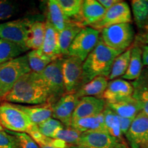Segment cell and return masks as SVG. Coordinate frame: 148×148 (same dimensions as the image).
Here are the masks:
<instances>
[{
	"label": "cell",
	"mask_w": 148,
	"mask_h": 148,
	"mask_svg": "<svg viewBox=\"0 0 148 148\" xmlns=\"http://www.w3.org/2000/svg\"><path fill=\"white\" fill-rule=\"evenodd\" d=\"M50 98L49 92L38 73L29 72L22 76L3 100L23 104L39 105L46 103Z\"/></svg>",
	"instance_id": "6da1fadb"
},
{
	"label": "cell",
	"mask_w": 148,
	"mask_h": 148,
	"mask_svg": "<svg viewBox=\"0 0 148 148\" xmlns=\"http://www.w3.org/2000/svg\"><path fill=\"white\" fill-rule=\"evenodd\" d=\"M121 53L106 46L99 37L97 45L83 62L82 85L98 76L108 78L114 59Z\"/></svg>",
	"instance_id": "7a4b0ae2"
},
{
	"label": "cell",
	"mask_w": 148,
	"mask_h": 148,
	"mask_svg": "<svg viewBox=\"0 0 148 148\" xmlns=\"http://www.w3.org/2000/svg\"><path fill=\"white\" fill-rule=\"evenodd\" d=\"M29 72L27 54L0 64V92L2 99L18 79Z\"/></svg>",
	"instance_id": "3957f363"
},
{
	"label": "cell",
	"mask_w": 148,
	"mask_h": 148,
	"mask_svg": "<svg viewBox=\"0 0 148 148\" xmlns=\"http://www.w3.org/2000/svg\"><path fill=\"white\" fill-rule=\"evenodd\" d=\"M100 39L108 47L123 52L134 41V28L130 23L110 25L101 29Z\"/></svg>",
	"instance_id": "277c9868"
},
{
	"label": "cell",
	"mask_w": 148,
	"mask_h": 148,
	"mask_svg": "<svg viewBox=\"0 0 148 148\" xmlns=\"http://www.w3.org/2000/svg\"><path fill=\"white\" fill-rule=\"evenodd\" d=\"M0 121L3 128L14 132L27 133L34 125L16 104L9 102L0 104Z\"/></svg>",
	"instance_id": "5b68a950"
},
{
	"label": "cell",
	"mask_w": 148,
	"mask_h": 148,
	"mask_svg": "<svg viewBox=\"0 0 148 148\" xmlns=\"http://www.w3.org/2000/svg\"><path fill=\"white\" fill-rule=\"evenodd\" d=\"M62 57L52 61L38 74L49 92V102L54 103L65 95V88L62 73Z\"/></svg>",
	"instance_id": "8992f818"
},
{
	"label": "cell",
	"mask_w": 148,
	"mask_h": 148,
	"mask_svg": "<svg viewBox=\"0 0 148 148\" xmlns=\"http://www.w3.org/2000/svg\"><path fill=\"white\" fill-rule=\"evenodd\" d=\"M99 30L91 27H83L70 46L68 56L84 62L99 42Z\"/></svg>",
	"instance_id": "52a82bcc"
},
{
	"label": "cell",
	"mask_w": 148,
	"mask_h": 148,
	"mask_svg": "<svg viewBox=\"0 0 148 148\" xmlns=\"http://www.w3.org/2000/svg\"><path fill=\"white\" fill-rule=\"evenodd\" d=\"M83 62L79 58L66 56L62 58V73L66 93L75 92L82 85Z\"/></svg>",
	"instance_id": "ba28073f"
},
{
	"label": "cell",
	"mask_w": 148,
	"mask_h": 148,
	"mask_svg": "<svg viewBox=\"0 0 148 148\" xmlns=\"http://www.w3.org/2000/svg\"><path fill=\"white\" fill-rule=\"evenodd\" d=\"M77 145L85 148H128L125 141H121L107 132L102 131L82 133Z\"/></svg>",
	"instance_id": "9c48e42d"
},
{
	"label": "cell",
	"mask_w": 148,
	"mask_h": 148,
	"mask_svg": "<svg viewBox=\"0 0 148 148\" xmlns=\"http://www.w3.org/2000/svg\"><path fill=\"white\" fill-rule=\"evenodd\" d=\"M131 148H146L148 146V116L143 111L132 120L125 134Z\"/></svg>",
	"instance_id": "30bf717a"
},
{
	"label": "cell",
	"mask_w": 148,
	"mask_h": 148,
	"mask_svg": "<svg viewBox=\"0 0 148 148\" xmlns=\"http://www.w3.org/2000/svg\"><path fill=\"white\" fill-rule=\"evenodd\" d=\"M32 22L28 18H25L1 23L0 38L26 47L25 45V36Z\"/></svg>",
	"instance_id": "8fae6325"
},
{
	"label": "cell",
	"mask_w": 148,
	"mask_h": 148,
	"mask_svg": "<svg viewBox=\"0 0 148 148\" xmlns=\"http://www.w3.org/2000/svg\"><path fill=\"white\" fill-rule=\"evenodd\" d=\"M132 21L131 10L129 5L125 1H119L105 12L103 18L90 26L100 31L104 27L121 23H130Z\"/></svg>",
	"instance_id": "7c38bea8"
},
{
	"label": "cell",
	"mask_w": 148,
	"mask_h": 148,
	"mask_svg": "<svg viewBox=\"0 0 148 148\" xmlns=\"http://www.w3.org/2000/svg\"><path fill=\"white\" fill-rule=\"evenodd\" d=\"M79 99L75 92L64 95L53 104L52 117L65 127H71L72 116Z\"/></svg>",
	"instance_id": "4fadbf2b"
},
{
	"label": "cell",
	"mask_w": 148,
	"mask_h": 148,
	"mask_svg": "<svg viewBox=\"0 0 148 148\" xmlns=\"http://www.w3.org/2000/svg\"><path fill=\"white\" fill-rule=\"evenodd\" d=\"M36 51L42 58L49 62L62 56L59 47L58 32L47 21L45 22V34L43 42Z\"/></svg>",
	"instance_id": "5bb4252c"
},
{
	"label": "cell",
	"mask_w": 148,
	"mask_h": 148,
	"mask_svg": "<svg viewBox=\"0 0 148 148\" xmlns=\"http://www.w3.org/2000/svg\"><path fill=\"white\" fill-rule=\"evenodd\" d=\"M134 86L132 84L123 79L111 80L103 92L101 99L106 103H114L130 97L134 93Z\"/></svg>",
	"instance_id": "9a60e30c"
},
{
	"label": "cell",
	"mask_w": 148,
	"mask_h": 148,
	"mask_svg": "<svg viewBox=\"0 0 148 148\" xmlns=\"http://www.w3.org/2000/svg\"><path fill=\"white\" fill-rule=\"evenodd\" d=\"M106 106V101L101 98L95 97H81L73 112L72 121L102 113Z\"/></svg>",
	"instance_id": "2e32d148"
},
{
	"label": "cell",
	"mask_w": 148,
	"mask_h": 148,
	"mask_svg": "<svg viewBox=\"0 0 148 148\" xmlns=\"http://www.w3.org/2000/svg\"><path fill=\"white\" fill-rule=\"evenodd\" d=\"M106 11V9L97 0L83 1L80 15L83 26H92L97 23L103 18Z\"/></svg>",
	"instance_id": "e0dca14e"
},
{
	"label": "cell",
	"mask_w": 148,
	"mask_h": 148,
	"mask_svg": "<svg viewBox=\"0 0 148 148\" xmlns=\"http://www.w3.org/2000/svg\"><path fill=\"white\" fill-rule=\"evenodd\" d=\"M16 106L24 113L27 114L32 123L34 125H39L52 116L53 103L49 101L36 106H29L19 104Z\"/></svg>",
	"instance_id": "ac0fdd59"
},
{
	"label": "cell",
	"mask_w": 148,
	"mask_h": 148,
	"mask_svg": "<svg viewBox=\"0 0 148 148\" xmlns=\"http://www.w3.org/2000/svg\"><path fill=\"white\" fill-rule=\"evenodd\" d=\"M106 105L117 115L126 119H134L135 116L142 111L140 103L132 96L116 103H106Z\"/></svg>",
	"instance_id": "d6986e66"
},
{
	"label": "cell",
	"mask_w": 148,
	"mask_h": 148,
	"mask_svg": "<svg viewBox=\"0 0 148 148\" xmlns=\"http://www.w3.org/2000/svg\"><path fill=\"white\" fill-rule=\"evenodd\" d=\"M71 127L81 133L91 131L107 132L103 112L97 115L73 121L71 122Z\"/></svg>",
	"instance_id": "ffe728a7"
},
{
	"label": "cell",
	"mask_w": 148,
	"mask_h": 148,
	"mask_svg": "<svg viewBox=\"0 0 148 148\" xmlns=\"http://www.w3.org/2000/svg\"><path fill=\"white\" fill-rule=\"evenodd\" d=\"M108 78L106 77L98 76L90 82L83 84L75 92L79 98L83 97H95L101 98L103 92L108 86Z\"/></svg>",
	"instance_id": "44dd1931"
},
{
	"label": "cell",
	"mask_w": 148,
	"mask_h": 148,
	"mask_svg": "<svg viewBox=\"0 0 148 148\" xmlns=\"http://www.w3.org/2000/svg\"><path fill=\"white\" fill-rule=\"evenodd\" d=\"M47 21L51 24L58 33L63 30L72 21L63 14L56 0H49L47 1Z\"/></svg>",
	"instance_id": "7402d4cb"
},
{
	"label": "cell",
	"mask_w": 148,
	"mask_h": 148,
	"mask_svg": "<svg viewBox=\"0 0 148 148\" xmlns=\"http://www.w3.org/2000/svg\"><path fill=\"white\" fill-rule=\"evenodd\" d=\"M45 34V23L33 21L25 36V45L28 49L37 50L41 47Z\"/></svg>",
	"instance_id": "603a6c76"
},
{
	"label": "cell",
	"mask_w": 148,
	"mask_h": 148,
	"mask_svg": "<svg viewBox=\"0 0 148 148\" xmlns=\"http://www.w3.org/2000/svg\"><path fill=\"white\" fill-rule=\"evenodd\" d=\"M83 27H84L80 23L71 21L63 30L58 33V44L62 56H68L70 46Z\"/></svg>",
	"instance_id": "cb8c5ba5"
},
{
	"label": "cell",
	"mask_w": 148,
	"mask_h": 148,
	"mask_svg": "<svg viewBox=\"0 0 148 148\" xmlns=\"http://www.w3.org/2000/svg\"><path fill=\"white\" fill-rule=\"evenodd\" d=\"M142 67H143V51L140 46L133 45L131 47L130 60L128 68L122 79H137L141 75Z\"/></svg>",
	"instance_id": "d4e9b609"
},
{
	"label": "cell",
	"mask_w": 148,
	"mask_h": 148,
	"mask_svg": "<svg viewBox=\"0 0 148 148\" xmlns=\"http://www.w3.org/2000/svg\"><path fill=\"white\" fill-rule=\"evenodd\" d=\"M103 114L104 116L107 132L113 137L121 141H124L123 138V134L121 131V116L117 115L113 110L107 106V105L103 110Z\"/></svg>",
	"instance_id": "484cf974"
},
{
	"label": "cell",
	"mask_w": 148,
	"mask_h": 148,
	"mask_svg": "<svg viewBox=\"0 0 148 148\" xmlns=\"http://www.w3.org/2000/svg\"><path fill=\"white\" fill-rule=\"evenodd\" d=\"M27 50L26 47L0 38V64L17 58Z\"/></svg>",
	"instance_id": "4316f807"
},
{
	"label": "cell",
	"mask_w": 148,
	"mask_h": 148,
	"mask_svg": "<svg viewBox=\"0 0 148 148\" xmlns=\"http://www.w3.org/2000/svg\"><path fill=\"white\" fill-rule=\"evenodd\" d=\"M132 10L135 23L138 27L144 31L148 27V1L133 0Z\"/></svg>",
	"instance_id": "83f0119b"
},
{
	"label": "cell",
	"mask_w": 148,
	"mask_h": 148,
	"mask_svg": "<svg viewBox=\"0 0 148 148\" xmlns=\"http://www.w3.org/2000/svg\"><path fill=\"white\" fill-rule=\"evenodd\" d=\"M131 47L122 52L114 59L112 67H111L108 79L113 80L119 77H122L126 72L128 68L130 60Z\"/></svg>",
	"instance_id": "f1b7e54d"
},
{
	"label": "cell",
	"mask_w": 148,
	"mask_h": 148,
	"mask_svg": "<svg viewBox=\"0 0 148 148\" xmlns=\"http://www.w3.org/2000/svg\"><path fill=\"white\" fill-rule=\"evenodd\" d=\"M56 1L63 14L66 17L69 19L70 18H77V22L83 26L80 16L83 1L82 0H56Z\"/></svg>",
	"instance_id": "f546056e"
},
{
	"label": "cell",
	"mask_w": 148,
	"mask_h": 148,
	"mask_svg": "<svg viewBox=\"0 0 148 148\" xmlns=\"http://www.w3.org/2000/svg\"><path fill=\"white\" fill-rule=\"evenodd\" d=\"M81 134L82 133L72 127H64L55 133L53 138L62 140L69 145H77Z\"/></svg>",
	"instance_id": "4dcf8cb0"
},
{
	"label": "cell",
	"mask_w": 148,
	"mask_h": 148,
	"mask_svg": "<svg viewBox=\"0 0 148 148\" xmlns=\"http://www.w3.org/2000/svg\"><path fill=\"white\" fill-rule=\"evenodd\" d=\"M134 89L132 97L138 101L142 111L148 116V82H145L143 84L136 83Z\"/></svg>",
	"instance_id": "1f68e13d"
},
{
	"label": "cell",
	"mask_w": 148,
	"mask_h": 148,
	"mask_svg": "<svg viewBox=\"0 0 148 148\" xmlns=\"http://www.w3.org/2000/svg\"><path fill=\"white\" fill-rule=\"evenodd\" d=\"M38 130L42 134L49 138H53L55 133L59 129L62 128L64 125L58 120L50 118L37 125Z\"/></svg>",
	"instance_id": "d6a6232c"
},
{
	"label": "cell",
	"mask_w": 148,
	"mask_h": 148,
	"mask_svg": "<svg viewBox=\"0 0 148 148\" xmlns=\"http://www.w3.org/2000/svg\"><path fill=\"white\" fill-rule=\"evenodd\" d=\"M27 56L31 71L34 73H40L45 69L48 64L51 62L42 58L37 53L36 50L30 51L27 54Z\"/></svg>",
	"instance_id": "836d02e7"
},
{
	"label": "cell",
	"mask_w": 148,
	"mask_h": 148,
	"mask_svg": "<svg viewBox=\"0 0 148 148\" xmlns=\"http://www.w3.org/2000/svg\"><path fill=\"white\" fill-rule=\"evenodd\" d=\"M7 132L12 134L15 138L17 148H39L38 144L27 133L14 132L9 130H7Z\"/></svg>",
	"instance_id": "e575fe53"
},
{
	"label": "cell",
	"mask_w": 148,
	"mask_h": 148,
	"mask_svg": "<svg viewBox=\"0 0 148 148\" xmlns=\"http://www.w3.org/2000/svg\"><path fill=\"white\" fill-rule=\"evenodd\" d=\"M17 10L15 3L7 0H0V21L12 18Z\"/></svg>",
	"instance_id": "d590c367"
},
{
	"label": "cell",
	"mask_w": 148,
	"mask_h": 148,
	"mask_svg": "<svg viewBox=\"0 0 148 148\" xmlns=\"http://www.w3.org/2000/svg\"><path fill=\"white\" fill-rule=\"evenodd\" d=\"M0 148H17L14 136L5 131H0Z\"/></svg>",
	"instance_id": "8d00e7d4"
},
{
	"label": "cell",
	"mask_w": 148,
	"mask_h": 148,
	"mask_svg": "<svg viewBox=\"0 0 148 148\" xmlns=\"http://www.w3.org/2000/svg\"><path fill=\"white\" fill-rule=\"evenodd\" d=\"M134 45H138L140 47L148 45V28L136 37Z\"/></svg>",
	"instance_id": "74e56055"
},
{
	"label": "cell",
	"mask_w": 148,
	"mask_h": 148,
	"mask_svg": "<svg viewBox=\"0 0 148 148\" xmlns=\"http://www.w3.org/2000/svg\"><path fill=\"white\" fill-rule=\"evenodd\" d=\"M99 3L107 10L108 9L110 8L114 4L119 2L118 0H99Z\"/></svg>",
	"instance_id": "f35d334b"
},
{
	"label": "cell",
	"mask_w": 148,
	"mask_h": 148,
	"mask_svg": "<svg viewBox=\"0 0 148 148\" xmlns=\"http://www.w3.org/2000/svg\"><path fill=\"white\" fill-rule=\"evenodd\" d=\"M141 48L143 51V63L148 66V45L142 46Z\"/></svg>",
	"instance_id": "ab89813d"
},
{
	"label": "cell",
	"mask_w": 148,
	"mask_h": 148,
	"mask_svg": "<svg viewBox=\"0 0 148 148\" xmlns=\"http://www.w3.org/2000/svg\"><path fill=\"white\" fill-rule=\"evenodd\" d=\"M52 143H53V140H52ZM52 143H51V145H40L39 146V148H58L57 147H56V146H54L52 144Z\"/></svg>",
	"instance_id": "60d3db41"
},
{
	"label": "cell",
	"mask_w": 148,
	"mask_h": 148,
	"mask_svg": "<svg viewBox=\"0 0 148 148\" xmlns=\"http://www.w3.org/2000/svg\"><path fill=\"white\" fill-rule=\"evenodd\" d=\"M68 148H85V147H81V146H79V145H69Z\"/></svg>",
	"instance_id": "b9f144b4"
},
{
	"label": "cell",
	"mask_w": 148,
	"mask_h": 148,
	"mask_svg": "<svg viewBox=\"0 0 148 148\" xmlns=\"http://www.w3.org/2000/svg\"><path fill=\"white\" fill-rule=\"evenodd\" d=\"M0 131H3V127L1 123V121H0Z\"/></svg>",
	"instance_id": "7bdbcfd3"
},
{
	"label": "cell",
	"mask_w": 148,
	"mask_h": 148,
	"mask_svg": "<svg viewBox=\"0 0 148 148\" xmlns=\"http://www.w3.org/2000/svg\"><path fill=\"white\" fill-rule=\"evenodd\" d=\"M1 99H2V97H1V92H0V100H1Z\"/></svg>",
	"instance_id": "ee69618b"
},
{
	"label": "cell",
	"mask_w": 148,
	"mask_h": 148,
	"mask_svg": "<svg viewBox=\"0 0 148 148\" xmlns=\"http://www.w3.org/2000/svg\"><path fill=\"white\" fill-rule=\"evenodd\" d=\"M146 148H148V146H147V147H146Z\"/></svg>",
	"instance_id": "f6af8a7d"
},
{
	"label": "cell",
	"mask_w": 148,
	"mask_h": 148,
	"mask_svg": "<svg viewBox=\"0 0 148 148\" xmlns=\"http://www.w3.org/2000/svg\"><path fill=\"white\" fill-rule=\"evenodd\" d=\"M147 28H148V27H147Z\"/></svg>",
	"instance_id": "bcb514c9"
}]
</instances>
